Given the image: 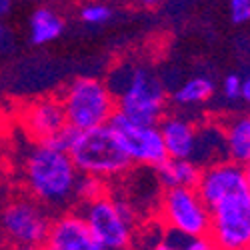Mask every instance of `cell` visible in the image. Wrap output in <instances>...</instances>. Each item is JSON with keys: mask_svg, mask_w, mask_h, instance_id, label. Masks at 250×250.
<instances>
[{"mask_svg": "<svg viewBox=\"0 0 250 250\" xmlns=\"http://www.w3.org/2000/svg\"><path fill=\"white\" fill-rule=\"evenodd\" d=\"M22 174L30 196L46 208H64L76 202L80 172L66 150L32 142L22 162Z\"/></svg>", "mask_w": 250, "mask_h": 250, "instance_id": "1", "label": "cell"}, {"mask_svg": "<svg viewBox=\"0 0 250 250\" xmlns=\"http://www.w3.org/2000/svg\"><path fill=\"white\" fill-rule=\"evenodd\" d=\"M108 86L116 96V112L140 124H158L168 108V92L146 66H124L110 74Z\"/></svg>", "mask_w": 250, "mask_h": 250, "instance_id": "2", "label": "cell"}, {"mask_svg": "<svg viewBox=\"0 0 250 250\" xmlns=\"http://www.w3.org/2000/svg\"><path fill=\"white\" fill-rule=\"evenodd\" d=\"M68 154L80 174L104 182L122 178L132 168L128 154L124 152L118 136L108 124L88 130H74Z\"/></svg>", "mask_w": 250, "mask_h": 250, "instance_id": "3", "label": "cell"}, {"mask_svg": "<svg viewBox=\"0 0 250 250\" xmlns=\"http://www.w3.org/2000/svg\"><path fill=\"white\" fill-rule=\"evenodd\" d=\"M72 130H88L108 124L116 114V96L98 76H76L58 96Z\"/></svg>", "mask_w": 250, "mask_h": 250, "instance_id": "4", "label": "cell"}, {"mask_svg": "<svg viewBox=\"0 0 250 250\" xmlns=\"http://www.w3.org/2000/svg\"><path fill=\"white\" fill-rule=\"evenodd\" d=\"M80 216L94 238L110 250H128L134 240L138 214L128 200H124L112 190L102 196L80 204Z\"/></svg>", "mask_w": 250, "mask_h": 250, "instance_id": "5", "label": "cell"}, {"mask_svg": "<svg viewBox=\"0 0 250 250\" xmlns=\"http://www.w3.org/2000/svg\"><path fill=\"white\" fill-rule=\"evenodd\" d=\"M160 224L184 236H206L210 226V208L196 188H166L158 200Z\"/></svg>", "mask_w": 250, "mask_h": 250, "instance_id": "6", "label": "cell"}, {"mask_svg": "<svg viewBox=\"0 0 250 250\" xmlns=\"http://www.w3.org/2000/svg\"><path fill=\"white\" fill-rule=\"evenodd\" d=\"M52 218L44 204L32 196H20L4 204L0 210V232L14 246H38L44 244Z\"/></svg>", "mask_w": 250, "mask_h": 250, "instance_id": "7", "label": "cell"}, {"mask_svg": "<svg viewBox=\"0 0 250 250\" xmlns=\"http://www.w3.org/2000/svg\"><path fill=\"white\" fill-rule=\"evenodd\" d=\"M208 238L216 250H250V192L242 190L210 206Z\"/></svg>", "mask_w": 250, "mask_h": 250, "instance_id": "8", "label": "cell"}, {"mask_svg": "<svg viewBox=\"0 0 250 250\" xmlns=\"http://www.w3.org/2000/svg\"><path fill=\"white\" fill-rule=\"evenodd\" d=\"M108 126L118 136L122 148L128 154L132 166L154 170L168 158L158 124H140V122L128 120L126 116L116 112L110 118Z\"/></svg>", "mask_w": 250, "mask_h": 250, "instance_id": "9", "label": "cell"}, {"mask_svg": "<svg viewBox=\"0 0 250 250\" xmlns=\"http://www.w3.org/2000/svg\"><path fill=\"white\" fill-rule=\"evenodd\" d=\"M196 190L208 208L222 202L224 198H230L242 190H248L244 166L228 158L202 166Z\"/></svg>", "mask_w": 250, "mask_h": 250, "instance_id": "10", "label": "cell"}, {"mask_svg": "<svg viewBox=\"0 0 250 250\" xmlns=\"http://www.w3.org/2000/svg\"><path fill=\"white\" fill-rule=\"evenodd\" d=\"M20 124L32 142H46L68 128L58 96H40L20 110Z\"/></svg>", "mask_w": 250, "mask_h": 250, "instance_id": "11", "label": "cell"}, {"mask_svg": "<svg viewBox=\"0 0 250 250\" xmlns=\"http://www.w3.org/2000/svg\"><path fill=\"white\" fill-rule=\"evenodd\" d=\"M44 250H110L100 244L80 212H62L52 218Z\"/></svg>", "mask_w": 250, "mask_h": 250, "instance_id": "12", "label": "cell"}, {"mask_svg": "<svg viewBox=\"0 0 250 250\" xmlns=\"http://www.w3.org/2000/svg\"><path fill=\"white\" fill-rule=\"evenodd\" d=\"M198 124L192 116L184 112H166L158 122L168 158H190L196 148Z\"/></svg>", "mask_w": 250, "mask_h": 250, "instance_id": "13", "label": "cell"}, {"mask_svg": "<svg viewBox=\"0 0 250 250\" xmlns=\"http://www.w3.org/2000/svg\"><path fill=\"white\" fill-rule=\"evenodd\" d=\"M222 122L226 158L244 164L250 160V108L246 112H232Z\"/></svg>", "mask_w": 250, "mask_h": 250, "instance_id": "14", "label": "cell"}, {"mask_svg": "<svg viewBox=\"0 0 250 250\" xmlns=\"http://www.w3.org/2000/svg\"><path fill=\"white\" fill-rule=\"evenodd\" d=\"M226 158V144H224V130L222 122H200L198 134H196V148L192 154V160L200 166H208L212 162Z\"/></svg>", "mask_w": 250, "mask_h": 250, "instance_id": "15", "label": "cell"}, {"mask_svg": "<svg viewBox=\"0 0 250 250\" xmlns=\"http://www.w3.org/2000/svg\"><path fill=\"white\" fill-rule=\"evenodd\" d=\"M200 170L202 168L190 158H166L158 168H154L162 190H166V188H196Z\"/></svg>", "mask_w": 250, "mask_h": 250, "instance_id": "16", "label": "cell"}, {"mask_svg": "<svg viewBox=\"0 0 250 250\" xmlns=\"http://www.w3.org/2000/svg\"><path fill=\"white\" fill-rule=\"evenodd\" d=\"M214 94H216V82L208 74H194L190 78H186L176 90H172L168 98L174 106L188 110L210 102Z\"/></svg>", "mask_w": 250, "mask_h": 250, "instance_id": "17", "label": "cell"}, {"mask_svg": "<svg viewBox=\"0 0 250 250\" xmlns=\"http://www.w3.org/2000/svg\"><path fill=\"white\" fill-rule=\"evenodd\" d=\"M64 18L48 6H40L28 16V40L34 46H44L58 40L64 32Z\"/></svg>", "mask_w": 250, "mask_h": 250, "instance_id": "18", "label": "cell"}, {"mask_svg": "<svg viewBox=\"0 0 250 250\" xmlns=\"http://www.w3.org/2000/svg\"><path fill=\"white\" fill-rule=\"evenodd\" d=\"M112 16H114L112 8L106 2H102V0H90V2L82 4L78 10L80 22L86 26H102V24H106Z\"/></svg>", "mask_w": 250, "mask_h": 250, "instance_id": "19", "label": "cell"}, {"mask_svg": "<svg viewBox=\"0 0 250 250\" xmlns=\"http://www.w3.org/2000/svg\"><path fill=\"white\" fill-rule=\"evenodd\" d=\"M106 190H108V186H106V182H104V180L94 178V176L80 174L78 184H76V202L78 204H86V202L102 196Z\"/></svg>", "mask_w": 250, "mask_h": 250, "instance_id": "20", "label": "cell"}, {"mask_svg": "<svg viewBox=\"0 0 250 250\" xmlns=\"http://www.w3.org/2000/svg\"><path fill=\"white\" fill-rule=\"evenodd\" d=\"M242 90V74L240 72H228L220 80V98L226 104H238Z\"/></svg>", "mask_w": 250, "mask_h": 250, "instance_id": "21", "label": "cell"}, {"mask_svg": "<svg viewBox=\"0 0 250 250\" xmlns=\"http://www.w3.org/2000/svg\"><path fill=\"white\" fill-rule=\"evenodd\" d=\"M228 14L230 22L236 26H244L250 22V0H228Z\"/></svg>", "mask_w": 250, "mask_h": 250, "instance_id": "22", "label": "cell"}, {"mask_svg": "<svg viewBox=\"0 0 250 250\" xmlns=\"http://www.w3.org/2000/svg\"><path fill=\"white\" fill-rule=\"evenodd\" d=\"M150 250H180L178 234H176V232H170V230H166V234H164V236H162Z\"/></svg>", "mask_w": 250, "mask_h": 250, "instance_id": "23", "label": "cell"}, {"mask_svg": "<svg viewBox=\"0 0 250 250\" xmlns=\"http://www.w3.org/2000/svg\"><path fill=\"white\" fill-rule=\"evenodd\" d=\"M240 102L250 108V72L242 74V90H240Z\"/></svg>", "mask_w": 250, "mask_h": 250, "instance_id": "24", "label": "cell"}, {"mask_svg": "<svg viewBox=\"0 0 250 250\" xmlns=\"http://www.w3.org/2000/svg\"><path fill=\"white\" fill-rule=\"evenodd\" d=\"M134 4L142 6V8H158L160 4H164L166 0H132Z\"/></svg>", "mask_w": 250, "mask_h": 250, "instance_id": "25", "label": "cell"}, {"mask_svg": "<svg viewBox=\"0 0 250 250\" xmlns=\"http://www.w3.org/2000/svg\"><path fill=\"white\" fill-rule=\"evenodd\" d=\"M12 10V0H0V20Z\"/></svg>", "mask_w": 250, "mask_h": 250, "instance_id": "26", "label": "cell"}, {"mask_svg": "<svg viewBox=\"0 0 250 250\" xmlns=\"http://www.w3.org/2000/svg\"><path fill=\"white\" fill-rule=\"evenodd\" d=\"M242 166H244V176H246V188H248V192H250V160L244 162Z\"/></svg>", "mask_w": 250, "mask_h": 250, "instance_id": "27", "label": "cell"}, {"mask_svg": "<svg viewBox=\"0 0 250 250\" xmlns=\"http://www.w3.org/2000/svg\"><path fill=\"white\" fill-rule=\"evenodd\" d=\"M12 250H44L42 244H38V246H14Z\"/></svg>", "mask_w": 250, "mask_h": 250, "instance_id": "28", "label": "cell"}, {"mask_svg": "<svg viewBox=\"0 0 250 250\" xmlns=\"http://www.w3.org/2000/svg\"><path fill=\"white\" fill-rule=\"evenodd\" d=\"M4 38H6V28H4V24H2V20H0V44L4 42Z\"/></svg>", "mask_w": 250, "mask_h": 250, "instance_id": "29", "label": "cell"}]
</instances>
